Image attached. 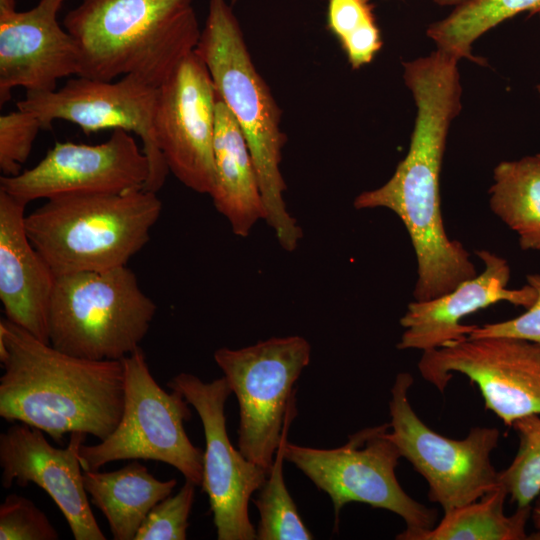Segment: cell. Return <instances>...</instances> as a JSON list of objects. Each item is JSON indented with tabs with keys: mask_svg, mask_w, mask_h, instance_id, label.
<instances>
[{
	"mask_svg": "<svg viewBox=\"0 0 540 540\" xmlns=\"http://www.w3.org/2000/svg\"><path fill=\"white\" fill-rule=\"evenodd\" d=\"M459 59L442 50L403 62L416 107L409 150L381 187L360 193L356 209L387 208L404 224L417 261L413 297L430 300L477 275L470 253L446 233L440 174L450 125L460 113Z\"/></svg>",
	"mask_w": 540,
	"mask_h": 540,
	"instance_id": "obj_1",
	"label": "cell"
},
{
	"mask_svg": "<svg viewBox=\"0 0 540 540\" xmlns=\"http://www.w3.org/2000/svg\"><path fill=\"white\" fill-rule=\"evenodd\" d=\"M0 417L21 422L63 444L82 432L100 441L124 408L121 360H89L54 348L6 318L0 321Z\"/></svg>",
	"mask_w": 540,
	"mask_h": 540,
	"instance_id": "obj_2",
	"label": "cell"
},
{
	"mask_svg": "<svg viewBox=\"0 0 540 540\" xmlns=\"http://www.w3.org/2000/svg\"><path fill=\"white\" fill-rule=\"evenodd\" d=\"M192 1L81 0L63 20L79 51L78 76L134 75L160 87L198 44Z\"/></svg>",
	"mask_w": 540,
	"mask_h": 540,
	"instance_id": "obj_3",
	"label": "cell"
},
{
	"mask_svg": "<svg viewBox=\"0 0 540 540\" xmlns=\"http://www.w3.org/2000/svg\"><path fill=\"white\" fill-rule=\"evenodd\" d=\"M194 51L247 141L266 210L265 221L280 245L292 251L302 230L284 201L286 184L280 163L286 136L281 130V110L256 69L239 21L226 0H209L208 16Z\"/></svg>",
	"mask_w": 540,
	"mask_h": 540,
	"instance_id": "obj_4",
	"label": "cell"
},
{
	"mask_svg": "<svg viewBox=\"0 0 540 540\" xmlns=\"http://www.w3.org/2000/svg\"><path fill=\"white\" fill-rule=\"evenodd\" d=\"M162 203L145 189L47 199L26 215L29 240L56 276L113 269L150 239Z\"/></svg>",
	"mask_w": 540,
	"mask_h": 540,
	"instance_id": "obj_5",
	"label": "cell"
},
{
	"mask_svg": "<svg viewBox=\"0 0 540 540\" xmlns=\"http://www.w3.org/2000/svg\"><path fill=\"white\" fill-rule=\"evenodd\" d=\"M157 312L127 266L56 276L49 343L89 360H122L147 335Z\"/></svg>",
	"mask_w": 540,
	"mask_h": 540,
	"instance_id": "obj_6",
	"label": "cell"
},
{
	"mask_svg": "<svg viewBox=\"0 0 540 540\" xmlns=\"http://www.w3.org/2000/svg\"><path fill=\"white\" fill-rule=\"evenodd\" d=\"M389 423L364 428L337 448L320 449L286 444L285 460L294 464L331 499L335 529L342 508L352 502L388 510L400 516L406 528L397 540H416L435 526L437 511L409 496L395 469L401 454L389 438Z\"/></svg>",
	"mask_w": 540,
	"mask_h": 540,
	"instance_id": "obj_7",
	"label": "cell"
},
{
	"mask_svg": "<svg viewBox=\"0 0 540 540\" xmlns=\"http://www.w3.org/2000/svg\"><path fill=\"white\" fill-rule=\"evenodd\" d=\"M121 362L125 389L121 419L105 440L81 445L83 471L119 460H154L173 466L185 480L201 486L204 451L193 445L184 428V421L192 416L190 404L180 392H167L158 384L141 347Z\"/></svg>",
	"mask_w": 540,
	"mask_h": 540,
	"instance_id": "obj_8",
	"label": "cell"
},
{
	"mask_svg": "<svg viewBox=\"0 0 540 540\" xmlns=\"http://www.w3.org/2000/svg\"><path fill=\"white\" fill-rule=\"evenodd\" d=\"M310 356V344L301 336L272 337L245 348L214 352L239 404L238 449L267 471L295 399L294 384Z\"/></svg>",
	"mask_w": 540,
	"mask_h": 540,
	"instance_id": "obj_9",
	"label": "cell"
},
{
	"mask_svg": "<svg viewBox=\"0 0 540 540\" xmlns=\"http://www.w3.org/2000/svg\"><path fill=\"white\" fill-rule=\"evenodd\" d=\"M410 373L397 374L391 388L389 438L428 484V499L444 512L481 498L499 485L490 455L499 430L474 427L464 439H451L429 428L409 401Z\"/></svg>",
	"mask_w": 540,
	"mask_h": 540,
	"instance_id": "obj_10",
	"label": "cell"
},
{
	"mask_svg": "<svg viewBox=\"0 0 540 540\" xmlns=\"http://www.w3.org/2000/svg\"><path fill=\"white\" fill-rule=\"evenodd\" d=\"M418 370L443 393L453 373L479 388L485 408L506 426L540 415V344L512 337L465 338L424 351Z\"/></svg>",
	"mask_w": 540,
	"mask_h": 540,
	"instance_id": "obj_11",
	"label": "cell"
},
{
	"mask_svg": "<svg viewBox=\"0 0 540 540\" xmlns=\"http://www.w3.org/2000/svg\"><path fill=\"white\" fill-rule=\"evenodd\" d=\"M158 88L134 75L115 82L76 76L58 90L27 92L16 106L33 113L43 129H50L55 120H65L87 135L104 129L135 133L150 165L144 189L157 193L169 172L154 129Z\"/></svg>",
	"mask_w": 540,
	"mask_h": 540,
	"instance_id": "obj_12",
	"label": "cell"
},
{
	"mask_svg": "<svg viewBox=\"0 0 540 540\" xmlns=\"http://www.w3.org/2000/svg\"><path fill=\"white\" fill-rule=\"evenodd\" d=\"M167 386L184 396L202 422L206 447L201 486L209 498L217 539H256L248 505L269 471L248 460L228 437L225 403L232 391L225 377L204 382L193 374L180 373Z\"/></svg>",
	"mask_w": 540,
	"mask_h": 540,
	"instance_id": "obj_13",
	"label": "cell"
},
{
	"mask_svg": "<svg viewBox=\"0 0 540 540\" xmlns=\"http://www.w3.org/2000/svg\"><path fill=\"white\" fill-rule=\"evenodd\" d=\"M218 95L193 51L158 88L155 136L167 167L187 188L210 194L215 183L214 133Z\"/></svg>",
	"mask_w": 540,
	"mask_h": 540,
	"instance_id": "obj_14",
	"label": "cell"
},
{
	"mask_svg": "<svg viewBox=\"0 0 540 540\" xmlns=\"http://www.w3.org/2000/svg\"><path fill=\"white\" fill-rule=\"evenodd\" d=\"M150 165L132 135L115 129L97 145L56 142L34 167L1 176L0 189L29 203L62 195L144 189Z\"/></svg>",
	"mask_w": 540,
	"mask_h": 540,
	"instance_id": "obj_15",
	"label": "cell"
},
{
	"mask_svg": "<svg viewBox=\"0 0 540 540\" xmlns=\"http://www.w3.org/2000/svg\"><path fill=\"white\" fill-rule=\"evenodd\" d=\"M87 434H70L66 448L51 445L44 432L13 422L0 434L1 484L25 487L34 483L58 506L75 540H105L91 509L83 482L79 449Z\"/></svg>",
	"mask_w": 540,
	"mask_h": 540,
	"instance_id": "obj_16",
	"label": "cell"
},
{
	"mask_svg": "<svg viewBox=\"0 0 540 540\" xmlns=\"http://www.w3.org/2000/svg\"><path fill=\"white\" fill-rule=\"evenodd\" d=\"M65 0H40L26 11L0 13V104L11 91L56 90L59 79L78 76L79 51L57 14Z\"/></svg>",
	"mask_w": 540,
	"mask_h": 540,
	"instance_id": "obj_17",
	"label": "cell"
},
{
	"mask_svg": "<svg viewBox=\"0 0 540 540\" xmlns=\"http://www.w3.org/2000/svg\"><path fill=\"white\" fill-rule=\"evenodd\" d=\"M484 269L442 296L408 304L400 325L405 329L396 347L399 350L429 351L469 336L476 325L460 321L469 314L499 302L529 308L536 292L529 284L507 288L511 270L506 259L488 250L476 251Z\"/></svg>",
	"mask_w": 540,
	"mask_h": 540,
	"instance_id": "obj_18",
	"label": "cell"
},
{
	"mask_svg": "<svg viewBox=\"0 0 540 540\" xmlns=\"http://www.w3.org/2000/svg\"><path fill=\"white\" fill-rule=\"evenodd\" d=\"M26 205L0 189V300L7 320L49 343L56 275L29 240Z\"/></svg>",
	"mask_w": 540,
	"mask_h": 540,
	"instance_id": "obj_19",
	"label": "cell"
},
{
	"mask_svg": "<svg viewBox=\"0 0 540 540\" xmlns=\"http://www.w3.org/2000/svg\"><path fill=\"white\" fill-rule=\"evenodd\" d=\"M213 148L215 183L209 195L234 234L246 237L257 221L265 220L266 210L247 141L219 97Z\"/></svg>",
	"mask_w": 540,
	"mask_h": 540,
	"instance_id": "obj_20",
	"label": "cell"
},
{
	"mask_svg": "<svg viewBox=\"0 0 540 540\" xmlns=\"http://www.w3.org/2000/svg\"><path fill=\"white\" fill-rule=\"evenodd\" d=\"M85 490L105 516L114 540H134L152 508L169 496L177 480H159L137 460L114 471H83Z\"/></svg>",
	"mask_w": 540,
	"mask_h": 540,
	"instance_id": "obj_21",
	"label": "cell"
},
{
	"mask_svg": "<svg viewBox=\"0 0 540 540\" xmlns=\"http://www.w3.org/2000/svg\"><path fill=\"white\" fill-rule=\"evenodd\" d=\"M493 179L491 210L517 234L522 250L540 251V157L500 162Z\"/></svg>",
	"mask_w": 540,
	"mask_h": 540,
	"instance_id": "obj_22",
	"label": "cell"
},
{
	"mask_svg": "<svg viewBox=\"0 0 540 540\" xmlns=\"http://www.w3.org/2000/svg\"><path fill=\"white\" fill-rule=\"evenodd\" d=\"M506 489L499 483L478 500L444 512L437 526L419 534L416 540H526L531 505L504 513Z\"/></svg>",
	"mask_w": 540,
	"mask_h": 540,
	"instance_id": "obj_23",
	"label": "cell"
},
{
	"mask_svg": "<svg viewBox=\"0 0 540 540\" xmlns=\"http://www.w3.org/2000/svg\"><path fill=\"white\" fill-rule=\"evenodd\" d=\"M524 11L540 17V0H472L431 24L427 36L438 49L482 64L484 62L472 54L473 43L485 32Z\"/></svg>",
	"mask_w": 540,
	"mask_h": 540,
	"instance_id": "obj_24",
	"label": "cell"
},
{
	"mask_svg": "<svg viewBox=\"0 0 540 540\" xmlns=\"http://www.w3.org/2000/svg\"><path fill=\"white\" fill-rule=\"evenodd\" d=\"M295 399L290 403L280 443L267 479L253 500L258 512V540H311L312 533L304 524L283 476V461L289 427L297 414Z\"/></svg>",
	"mask_w": 540,
	"mask_h": 540,
	"instance_id": "obj_25",
	"label": "cell"
},
{
	"mask_svg": "<svg viewBox=\"0 0 540 540\" xmlns=\"http://www.w3.org/2000/svg\"><path fill=\"white\" fill-rule=\"evenodd\" d=\"M327 25L353 69L370 63L382 47L370 0H326Z\"/></svg>",
	"mask_w": 540,
	"mask_h": 540,
	"instance_id": "obj_26",
	"label": "cell"
},
{
	"mask_svg": "<svg viewBox=\"0 0 540 540\" xmlns=\"http://www.w3.org/2000/svg\"><path fill=\"white\" fill-rule=\"evenodd\" d=\"M511 427L519 446L510 465L498 472V482L517 507H524L540 494V415L517 419Z\"/></svg>",
	"mask_w": 540,
	"mask_h": 540,
	"instance_id": "obj_27",
	"label": "cell"
},
{
	"mask_svg": "<svg viewBox=\"0 0 540 540\" xmlns=\"http://www.w3.org/2000/svg\"><path fill=\"white\" fill-rule=\"evenodd\" d=\"M197 485L185 480L180 490L158 502L134 540H185Z\"/></svg>",
	"mask_w": 540,
	"mask_h": 540,
	"instance_id": "obj_28",
	"label": "cell"
},
{
	"mask_svg": "<svg viewBox=\"0 0 540 540\" xmlns=\"http://www.w3.org/2000/svg\"><path fill=\"white\" fill-rule=\"evenodd\" d=\"M47 515L30 499L11 493L0 505V540H57Z\"/></svg>",
	"mask_w": 540,
	"mask_h": 540,
	"instance_id": "obj_29",
	"label": "cell"
},
{
	"mask_svg": "<svg viewBox=\"0 0 540 540\" xmlns=\"http://www.w3.org/2000/svg\"><path fill=\"white\" fill-rule=\"evenodd\" d=\"M39 119L31 112L17 109L0 117V170L2 176L21 172L33 143L42 130Z\"/></svg>",
	"mask_w": 540,
	"mask_h": 540,
	"instance_id": "obj_30",
	"label": "cell"
},
{
	"mask_svg": "<svg viewBox=\"0 0 540 540\" xmlns=\"http://www.w3.org/2000/svg\"><path fill=\"white\" fill-rule=\"evenodd\" d=\"M526 280L534 288L536 299L523 314L502 322L476 325L468 337H512L540 344V274H529Z\"/></svg>",
	"mask_w": 540,
	"mask_h": 540,
	"instance_id": "obj_31",
	"label": "cell"
},
{
	"mask_svg": "<svg viewBox=\"0 0 540 540\" xmlns=\"http://www.w3.org/2000/svg\"><path fill=\"white\" fill-rule=\"evenodd\" d=\"M531 520L537 533L533 534L531 539H540V494L534 499L531 504Z\"/></svg>",
	"mask_w": 540,
	"mask_h": 540,
	"instance_id": "obj_32",
	"label": "cell"
},
{
	"mask_svg": "<svg viewBox=\"0 0 540 540\" xmlns=\"http://www.w3.org/2000/svg\"><path fill=\"white\" fill-rule=\"evenodd\" d=\"M472 0H433L439 6H460Z\"/></svg>",
	"mask_w": 540,
	"mask_h": 540,
	"instance_id": "obj_33",
	"label": "cell"
},
{
	"mask_svg": "<svg viewBox=\"0 0 540 540\" xmlns=\"http://www.w3.org/2000/svg\"><path fill=\"white\" fill-rule=\"evenodd\" d=\"M15 9V0H0V13L13 11Z\"/></svg>",
	"mask_w": 540,
	"mask_h": 540,
	"instance_id": "obj_34",
	"label": "cell"
},
{
	"mask_svg": "<svg viewBox=\"0 0 540 540\" xmlns=\"http://www.w3.org/2000/svg\"><path fill=\"white\" fill-rule=\"evenodd\" d=\"M239 0H230V4L231 5H234L235 3H237Z\"/></svg>",
	"mask_w": 540,
	"mask_h": 540,
	"instance_id": "obj_35",
	"label": "cell"
},
{
	"mask_svg": "<svg viewBox=\"0 0 540 540\" xmlns=\"http://www.w3.org/2000/svg\"><path fill=\"white\" fill-rule=\"evenodd\" d=\"M537 89H538V91H539V94H540V85H538Z\"/></svg>",
	"mask_w": 540,
	"mask_h": 540,
	"instance_id": "obj_36",
	"label": "cell"
},
{
	"mask_svg": "<svg viewBox=\"0 0 540 540\" xmlns=\"http://www.w3.org/2000/svg\"><path fill=\"white\" fill-rule=\"evenodd\" d=\"M538 156L540 157V153L538 154Z\"/></svg>",
	"mask_w": 540,
	"mask_h": 540,
	"instance_id": "obj_37",
	"label": "cell"
}]
</instances>
